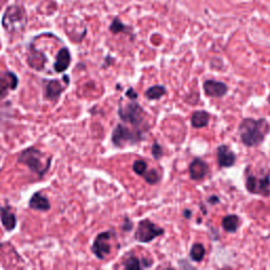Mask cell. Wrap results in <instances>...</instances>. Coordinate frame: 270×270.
Wrapping results in <instances>:
<instances>
[{
	"label": "cell",
	"instance_id": "cell-1",
	"mask_svg": "<svg viewBox=\"0 0 270 270\" xmlns=\"http://www.w3.org/2000/svg\"><path fill=\"white\" fill-rule=\"evenodd\" d=\"M270 130V126L266 119H253L244 118L238 132H240L241 141L245 146L256 147L265 141V136Z\"/></svg>",
	"mask_w": 270,
	"mask_h": 270
},
{
	"label": "cell",
	"instance_id": "cell-2",
	"mask_svg": "<svg viewBox=\"0 0 270 270\" xmlns=\"http://www.w3.org/2000/svg\"><path fill=\"white\" fill-rule=\"evenodd\" d=\"M18 162L27 166L31 171L42 178L51 166V158H48L38 149L28 148L18 156Z\"/></svg>",
	"mask_w": 270,
	"mask_h": 270
},
{
	"label": "cell",
	"instance_id": "cell-3",
	"mask_svg": "<svg viewBox=\"0 0 270 270\" xmlns=\"http://www.w3.org/2000/svg\"><path fill=\"white\" fill-rule=\"evenodd\" d=\"M27 15L19 5L13 4L5 10L2 17V27L7 32L14 34L26 28Z\"/></svg>",
	"mask_w": 270,
	"mask_h": 270
},
{
	"label": "cell",
	"instance_id": "cell-4",
	"mask_svg": "<svg viewBox=\"0 0 270 270\" xmlns=\"http://www.w3.org/2000/svg\"><path fill=\"white\" fill-rule=\"evenodd\" d=\"M142 141H144L143 131L139 129L131 130L123 125H117L112 133V143L116 147H123L126 144L135 145Z\"/></svg>",
	"mask_w": 270,
	"mask_h": 270
},
{
	"label": "cell",
	"instance_id": "cell-5",
	"mask_svg": "<svg viewBox=\"0 0 270 270\" xmlns=\"http://www.w3.org/2000/svg\"><path fill=\"white\" fill-rule=\"evenodd\" d=\"M118 115L125 123L133 125L139 129L140 126L145 122V111L135 102H131L125 106H121L118 109Z\"/></svg>",
	"mask_w": 270,
	"mask_h": 270
},
{
	"label": "cell",
	"instance_id": "cell-6",
	"mask_svg": "<svg viewBox=\"0 0 270 270\" xmlns=\"http://www.w3.org/2000/svg\"><path fill=\"white\" fill-rule=\"evenodd\" d=\"M165 234V230L159 225L152 223L150 219L145 218L139 223L135 231V240L140 243H150L154 238Z\"/></svg>",
	"mask_w": 270,
	"mask_h": 270
},
{
	"label": "cell",
	"instance_id": "cell-7",
	"mask_svg": "<svg viewBox=\"0 0 270 270\" xmlns=\"http://www.w3.org/2000/svg\"><path fill=\"white\" fill-rule=\"evenodd\" d=\"M115 235L114 231H105L99 234L92 245V251L99 260H105L107 255L111 252V238Z\"/></svg>",
	"mask_w": 270,
	"mask_h": 270
},
{
	"label": "cell",
	"instance_id": "cell-8",
	"mask_svg": "<svg viewBox=\"0 0 270 270\" xmlns=\"http://www.w3.org/2000/svg\"><path fill=\"white\" fill-rule=\"evenodd\" d=\"M246 188L250 193L260 194L263 197L270 196V178L265 175L262 179H256L254 175L248 174L246 177Z\"/></svg>",
	"mask_w": 270,
	"mask_h": 270
},
{
	"label": "cell",
	"instance_id": "cell-9",
	"mask_svg": "<svg viewBox=\"0 0 270 270\" xmlns=\"http://www.w3.org/2000/svg\"><path fill=\"white\" fill-rule=\"evenodd\" d=\"M69 83H70V78H69L68 75H64L61 80H48L45 87V96L50 100L56 102L60 97L61 93L66 90V88L69 86Z\"/></svg>",
	"mask_w": 270,
	"mask_h": 270
},
{
	"label": "cell",
	"instance_id": "cell-10",
	"mask_svg": "<svg viewBox=\"0 0 270 270\" xmlns=\"http://www.w3.org/2000/svg\"><path fill=\"white\" fill-rule=\"evenodd\" d=\"M18 77L11 71L0 74V99L8 96L10 91L16 90L18 87Z\"/></svg>",
	"mask_w": 270,
	"mask_h": 270
},
{
	"label": "cell",
	"instance_id": "cell-11",
	"mask_svg": "<svg viewBox=\"0 0 270 270\" xmlns=\"http://www.w3.org/2000/svg\"><path fill=\"white\" fill-rule=\"evenodd\" d=\"M204 91L207 96L210 97H223L228 92V87L222 81L206 80L204 83Z\"/></svg>",
	"mask_w": 270,
	"mask_h": 270
},
{
	"label": "cell",
	"instance_id": "cell-12",
	"mask_svg": "<svg viewBox=\"0 0 270 270\" xmlns=\"http://www.w3.org/2000/svg\"><path fill=\"white\" fill-rule=\"evenodd\" d=\"M216 159L219 167L229 168L235 164L236 155L234 151H231L229 147L222 145L216 149Z\"/></svg>",
	"mask_w": 270,
	"mask_h": 270
},
{
	"label": "cell",
	"instance_id": "cell-13",
	"mask_svg": "<svg viewBox=\"0 0 270 270\" xmlns=\"http://www.w3.org/2000/svg\"><path fill=\"white\" fill-rule=\"evenodd\" d=\"M209 171V166L203 160H193L189 166V174L193 180H203Z\"/></svg>",
	"mask_w": 270,
	"mask_h": 270
},
{
	"label": "cell",
	"instance_id": "cell-14",
	"mask_svg": "<svg viewBox=\"0 0 270 270\" xmlns=\"http://www.w3.org/2000/svg\"><path fill=\"white\" fill-rule=\"evenodd\" d=\"M71 64V54L69 49L62 48L57 54L56 61L54 64V70L57 73L65 72Z\"/></svg>",
	"mask_w": 270,
	"mask_h": 270
},
{
	"label": "cell",
	"instance_id": "cell-15",
	"mask_svg": "<svg viewBox=\"0 0 270 270\" xmlns=\"http://www.w3.org/2000/svg\"><path fill=\"white\" fill-rule=\"evenodd\" d=\"M0 219L7 231H13L16 227L17 219L10 207H0Z\"/></svg>",
	"mask_w": 270,
	"mask_h": 270
},
{
	"label": "cell",
	"instance_id": "cell-16",
	"mask_svg": "<svg viewBox=\"0 0 270 270\" xmlns=\"http://www.w3.org/2000/svg\"><path fill=\"white\" fill-rule=\"evenodd\" d=\"M29 206L32 209L39 210V211H48L50 210V208H51L49 199L39 192H36L33 194L32 198H30Z\"/></svg>",
	"mask_w": 270,
	"mask_h": 270
},
{
	"label": "cell",
	"instance_id": "cell-17",
	"mask_svg": "<svg viewBox=\"0 0 270 270\" xmlns=\"http://www.w3.org/2000/svg\"><path fill=\"white\" fill-rule=\"evenodd\" d=\"M28 62H29V65L31 67L35 69V70L40 71L46 66L47 57L43 53L37 51L36 49H32V50H31L30 55H29Z\"/></svg>",
	"mask_w": 270,
	"mask_h": 270
},
{
	"label": "cell",
	"instance_id": "cell-18",
	"mask_svg": "<svg viewBox=\"0 0 270 270\" xmlns=\"http://www.w3.org/2000/svg\"><path fill=\"white\" fill-rule=\"evenodd\" d=\"M209 118L210 115L209 113H207L206 111H197L194 112L191 117V124L192 127L200 129L206 127L207 125L209 124Z\"/></svg>",
	"mask_w": 270,
	"mask_h": 270
},
{
	"label": "cell",
	"instance_id": "cell-19",
	"mask_svg": "<svg viewBox=\"0 0 270 270\" xmlns=\"http://www.w3.org/2000/svg\"><path fill=\"white\" fill-rule=\"evenodd\" d=\"M240 217L235 215H230L222 219V226L225 231L234 234L240 227Z\"/></svg>",
	"mask_w": 270,
	"mask_h": 270
},
{
	"label": "cell",
	"instance_id": "cell-20",
	"mask_svg": "<svg viewBox=\"0 0 270 270\" xmlns=\"http://www.w3.org/2000/svg\"><path fill=\"white\" fill-rule=\"evenodd\" d=\"M167 90L164 86H153L151 88H149V89L146 91L145 96L149 100H156L164 96Z\"/></svg>",
	"mask_w": 270,
	"mask_h": 270
},
{
	"label": "cell",
	"instance_id": "cell-21",
	"mask_svg": "<svg viewBox=\"0 0 270 270\" xmlns=\"http://www.w3.org/2000/svg\"><path fill=\"white\" fill-rule=\"evenodd\" d=\"M206 254V249L200 243H196L192 245L190 250V257L194 262H200Z\"/></svg>",
	"mask_w": 270,
	"mask_h": 270
},
{
	"label": "cell",
	"instance_id": "cell-22",
	"mask_svg": "<svg viewBox=\"0 0 270 270\" xmlns=\"http://www.w3.org/2000/svg\"><path fill=\"white\" fill-rule=\"evenodd\" d=\"M124 267L129 270H140L143 268V264L137 257L131 256L127 261L124 262Z\"/></svg>",
	"mask_w": 270,
	"mask_h": 270
},
{
	"label": "cell",
	"instance_id": "cell-23",
	"mask_svg": "<svg viewBox=\"0 0 270 270\" xmlns=\"http://www.w3.org/2000/svg\"><path fill=\"white\" fill-rule=\"evenodd\" d=\"M144 177H145L144 178L145 180L150 185H155L156 183H159L160 181V175L155 169H151V170H149L148 172L146 171L144 173Z\"/></svg>",
	"mask_w": 270,
	"mask_h": 270
},
{
	"label": "cell",
	"instance_id": "cell-24",
	"mask_svg": "<svg viewBox=\"0 0 270 270\" xmlns=\"http://www.w3.org/2000/svg\"><path fill=\"white\" fill-rule=\"evenodd\" d=\"M132 168L137 175H144V173L147 171V162L143 160H137L133 162Z\"/></svg>",
	"mask_w": 270,
	"mask_h": 270
},
{
	"label": "cell",
	"instance_id": "cell-25",
	"mask_svg": "<svg viewBox=\"0 0 270 270\" xmlns=\"http://www.w3.org/2000/svg\"><path fill=\"white\" fill-rule=\"evenodd\" d=\"M110 30H111L112 33L117 34L119 32H123V31H125V26L118 19H115L114 21L112 22Z\"/></svg>",
	"mask_w": 270,
	"mask_h": 270
},
{
	"label": "cell",
	"instance_id": "cell-26",
	"mask_svg": "<svg viewBox=\"0 0 270 270\" xmlns=\"http://www.w3.org/2000/svg\"><path fill=\"white\" fill-rule=\"evenodd\" d=\"M152 155L155 160H160L162 155H164V152H162V148L159 145V143H154L152 146Z\"/></svg>",
	"mask_w": 270,
	"mask_h": 270
},
{
	"label": "cell",
	"instance_id": "cell-27",
	"mask_svg": "<svg viewBox=\"0 0 270 270\" xmlns=\"http://www.w3.org/2000/svg\"><path fill=\"white\" fill-rule=\"evenodd\" d=\"M126 96L130 98L131 100H135L137 97H139V94L135 92L133 88H129V89L127 90V93H126Z\"/></svg>",
	"mask_w": 270,
	"mask_h": 270
},
{
	"label": "cell",
	"instance_id": "cell-28",
	"mask_svg": "<svg viewBox=\"0 0 270 270\" xmlns=\"http://www.w3.org/2000/svg\"><path fill=\"white\" fill-rule=\"evenodd\" d=\"M132 227H133V224H132V222L129 218H126L124 225L122 226V229L125 231H130V230H132Z\"/></svg>",
	"mask_w": 270,
	"mask_h": 270
},
{
	"label": "cell",
	"instance_id": "cell-29",
	"mask_svg": "<svg viewBox=\"0 0 270 270\" xmlns=\"http://www.w3.org/2000/svg\"><path fill=\"white\" fill-rule=\"evenodd\" d=\"M208 202H209L211 205H215V204H217V203L219 202V199H218L217 197L213 196V197H210V198H208Z\"/></svg>",
	"mask_w": 270,
	"mask_h": 270
},
{
	"label": "cell",
	"instance_id": "cell-30",
	"mask_svg": "<svg viewBox=\"0 0 270 270\" xmlns=\"http://www.w3.org/2000/svg\"><path fill=\"white\" fill-rule=\"evenodd\" d=\"M183 216H184L186 218H190L191 216H192V212H191V210L186 209V210L184 211V213H183Z\"/></svg>",
	"mask_w": 270,
	"mask_h": 270
},
{
	"label": "cell",
	"instance_id": "cell-31",
	"mask_svg": "<svg viewBox=\"0 0 270 270\" xmlns=\"http://www.w3.org/2000/svg\"><path fill=\"white\" fill-rule=\"evenodd\" d=\"M268 103H269V104H270V95H269V96H268Z\"/></svg>",
	"mask_w": 270,
	"mask_h": 270
}]
</instances>
